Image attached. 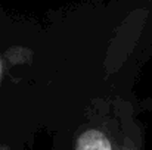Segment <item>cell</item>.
Masks as SVG:
<instances>
[{
	"label": "cell",
	"mask_w": 152,
	"mask_h": 150,
	"mask_svg": "<svg viewBox=\"0 0 152 150\" xmlns=\"http://www.w3.org/2000/svg\"><path fill=\"white\" fill-rule=\"evenodd\" d=\"M74 150H140L129 137H118L99 127L80 131L74 141Z\"/></svg>",
	"instance_id": "6da1fadb"
},
{
	"label": "cell",
	"mask_w": 152,
	"mask_h": 150,
	"mask_svg": "<svg viewBox=\"0 0 152 150\" xmlns=\"http://www.w3.org/2000/svg\"><path fill=\"white\" fill-rule=\"evenodd\" d=\"M0 150H10V149H7V147H4V146H0Z\"/></svg>",
	"instance_id": "7a4b0ae2"
}]
</instances>
